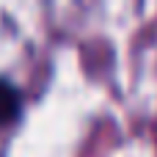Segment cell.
<instances>
[{
	"label": "cell",
	"instance_id": "obj_1",
	"mask_svg": "<svg viewBox=\"0 0 157 157\" xmlns=\"http://www.w3.org/2000/svg\"><path fill=\"white\" fill-rule=\"evenodd\" d=\"M19 116H22V91L11 80L0 77V127L14 124Z\"/></svg>",
	"mask_w": 157,
	"mask_h": 157
}]
</instances>
